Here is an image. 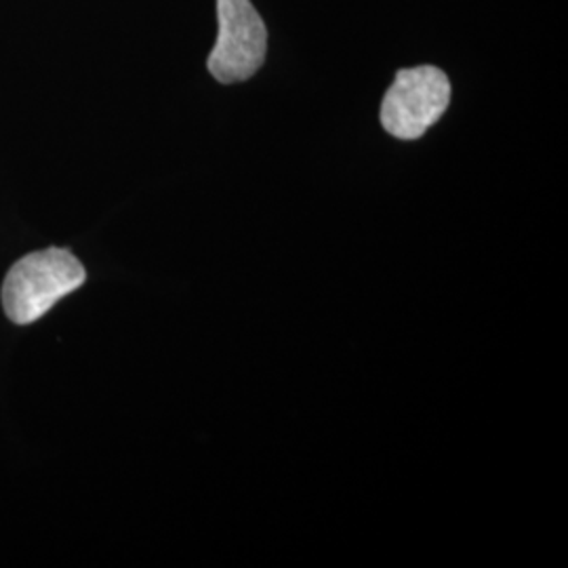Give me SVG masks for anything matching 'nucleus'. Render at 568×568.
Segmentation results:
<instances>
[{
    "instance_id": "obj_2",
    "label": "nucleus",
    "mask_w": 568,
    "mask_h": 568,
    "mask_svg": "<svg viewBox=\"0 0 568 568\" xmlns=\"http://www.w3.org/2000/svg\"><path fill=\"white\" fill-rule=\"evenodd\" d=\"M450 102V82L440 68L419 65L396 74L382 103V124L398 140H419L440 121Z\"/></svg>"
},
{
    "instance_id": "obj_1",
    "label": "nucleus",
    "mask_w": 568,
    "mask_h": 568,
    "mask_svg": "<svg viewBox=\"0 0 568 568\" xmlns=\"http://www.w3.org/2000/svg\"><path fill=\"white\" fill-rule=\"evenodd\" d=\"M87 281L79 257L68 248H44L21 257L2 284L4 314L16 325H32Z\"/></svg>"
},
{
    "instance_id": "obj_3",
    "label": "nucleus",
    "mask_w": 568,
    "mask_h": 568,
    "mask_svg": "<svg viewBox=\"0 0 568 568\" xmlns=\"http://www.w3.org/2000/svg\"><path fill=\"white\" fill-rule=\"evenodd\" d=\"M220 34L206 68L215 81H248L267 53V28L251 0H217Z\"/></svg>"
}]
</instances>
